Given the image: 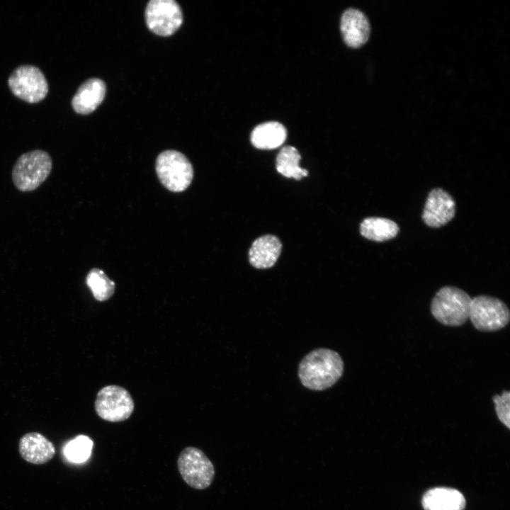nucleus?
I'll list each match as a JSON object with an SVG mask.
<instances>
[{
  "mask_svg": "<svg viewBox=\"0 0 510 510\" xmlns=\"http://www.w3.org/2000/svg\"><path fill=\"white\" fill-rule=\"evenodd\" d=\"M343 371V361L336 351L318 348L302 358L299 365L298 375L307 388L323 390L336 383Z\"/></svg>",
  "mask_w": 510,
  "mask_h": 510,
  "instance_id": "f257e3e1",
  "label": "nucleus"
},
{
  "mask_svg": "<svg viewBox=\"0 0 510 510\" xmlns=\"http://www.w3.org/2000/svg\"><path fill=\"white\" fill-rule=\"evenodd\" d=\"M52 168V158L47 152L41 149L27 152L17 159L13 166V185L20 191H33L45 181Z\"/></svg>",
  "mask_w": 510,
  "mask_h": 510,
  "instance_id": "f03ea898",
  "label": "nucleus"
},
{
  "mask_svg": "<svg viewBox=\"0 0 510 510\" xmlns=\"http://www.w3.org/2000/svg\"><path fill=\"white\" fill-rule=\"evenodd\" d=\"M472 298L460 288L455 286L441 288L431 303V312L441 324L459 327L469 319Z\"/></svg>",
  "mask_w": 510,
  "mask_h": 510,
  "instance_id": "7ed1b4c3",
  "label": "nucleus"
},
{
  "mask_svg": "<svg viewBox=\"0 0 510 510\" xmlns=\"http://www.w3.org/2000/svg\"><path fill=\"white\" fill-rule=\"evenodd\" d=\"M156 172L162 184L172 192L188 188L193 178V169L188 159L176 150H166L156 160Z\"/></svg>",
  "mask_w": 510,
  "mask_h": 510,
  "instance_id": "20e7f679",
  "label": "nucleus"
},
{
  "mask_svg": "<svg viewBox=\"0 0 510 510\" xmlns=\"http://www.w3.org/2000/svg\"><path fill=\"white\" fill-rule=\"evenodd\" d=\"M469 318L476 329L490 332L506 327L510 319V312L501 300L478 295L472 299Z\"/></svg>",
  "mask_w": 510,
  "mask_h": 510,
  "instance_id": "39448f33",
  "label": "nucleus"
},
{
  "mask_svg": "<svg viewBox=\"0 0 510 510\" xmlns=\"http://www.w3.org/2000/svg\"><path fill=\"white\" fill-rule=\"evenodd\" d=\"M177 466L183 480L194 489H206L213 481V464L205 453L198 448H185L178 457Z\"/></svg>",
  "mask_w": 510,
  "mask_h": 510,
  "instance_id": "423d86ee",
  "label": "nucleus"
},
{
  "mask_svg": "<svg viewBox=\"0 0 510 510\" xmlns=\"http://www.w3.org/2000/svg\"><path fill=\"white\" fill-rule=\"evenodd\" d=\"M8 84L16 96L28 103L40 102L48 92L44 74L38 67L30 64L16 67L10 74Z\"/></svg>",
  "mask_w": 510,
  "mask_h": 510,
  "instance_id": "0eeeda50",
  "label": "nucleus"
},
{
  "mask_svg": "<svg viewBox=\"0 0 510 510\" xmlns=\"http://www.w3.org/2000/svg\"><path fill=\"white\" fill-rule=\"evenodd\" d=\"M95 410L103 420L120 422L131 416L134 402L126 389L118 385H107L96 395Z\"/></svg>",
  "mask_w": 510,
  "mask_h": 510,
  "instance_id": "6e6552de",
  "label": "nucleus"
},
{
  "mask_svg": "<svg viewBox=\"0 0 510 510\" xmlns=\"http://www.w3.org/2000/svg\"><path fill=\"white\" fill-rule=\"evenodd\" d=\"M145 21L151 31L159 35L169 36L182 24V11L174 0H151L145 9Z\"/></svg>",
  "mask_w": 510,
  "mask_h": 510,
  "instance_id": "1a4fd4ad",
  "label": "nucleus"
},
{
  "mask_svg": "<svg viewBox=\"0 0 510 510\" xmlns=\"http://www.w3.org/2000/svg\"><path fill=\"white\" fill-rule=\"evenodd\" d=\"M455 206L449 193L441 188H434L428 196L422 218L429 227H441L454 217Z\"/></svg>",
  "mask_w": 510,
  "mask_h": 510,
  "instance_id": "9d476101",
  "label": "nucleus"
},
{
  "mask_svg": "<svg viewBox=\"0 0 510 510\" xmlns=\"http://www.w3.org/2000/svg\"><path fill=\"white\" fill-rule=\"evenodd\" d=\"M340 28L344 42L350 47L358 48L369 38L370 26L368 19L358 9L350 8L344 12Z\"/></svg>",
  "mask_w": 510,
  "mask_h": 510,
  "instance_id": "9b49d317",
  "label": "nucleus"
},
{
  "mask_svg": "<svg viewBox=\"0 0 510 510\" xmlns=\"http://www.w3.org/2000/svg\"><path fill=\"white\" fill-rule=\"evenodd\" d=\"M18 451L26 461L42 465L50 461L55 455L52 442L38 432L24 434L19 440Z\"/></svg>",
  "mask_w": 510,
  "mask_h": 510,
  "instance_id": "f8f14e48",
  "label": "nucleus"
},
{
  "mask_svg": "<svg viewBox=\"0 0 510 510\" xmlns=\"http://www.w3.org/2000/svg\"><path fill=\"white\" fill-rule=\"evenodd\" d=\"M106 91L103 80L98 78L87 79L79 86L72 99L73 109L83 115L92 113L102 103Z\"/></svg>",
  "mask_w": 510,
  "mask_h": 510,
  "instance_id": "ddd939ff",
  "label": "nucleus"
},
{
  "mask_svg": "<svg viewBox=\"0 0 510 510\" xmlns=\"http://www.w3.org/2000/svg\"><path fill=\"white\" fill-rule=\"evenodd\" d=\"M282 244L279 239L271 234L257 238L249 251L250 264L256 268L264 269L273 266L279 257Z\"/></svg>",
  "mask_w": 510,
  "mask_h": 510,
  "instance_id": "4468645a",
  "label": "nucleus"
},
{
  "mask_svg": "<svg viewBox=\"0 0 510 510\" xmlns=\"http://www.w3.org/2000/svg\"><path fill=\"white\" fill-rule=\"evenodd\" d=\"M421 504L424 510H463L465 499L457 489L436 487L424 494Z\"/></svg>",
  "mask_w": 510,
  "mask_h": 510,
  "instance_id": "2eb2a0df",
  "label": "nucleus"
},
{
  "mask_svg": "<svg viewBox=\"0 0 510 510\" xmlns=\"http://www.w3.org/2000/svg\"><path fill=\"white\" fill-rule=\"evenodd\" d=\"M287 137L285 128L276 121L257 125L251 134V144L258 149H273L283 144Z\"/></svg>",
  "mask_w": 510,
  "mask_h": 510,
  "instance_id": "dca6fc26",
  "label": "nucleus"
},
{
  "mask_svg": "<svg viewBox=\"0 0 510 510\" xmlns=\"http://www.w3.org/2000/svg\"><path fill=\"white\" fill-rule=\"evenodd\" d=\"M399 232V227L394 221L383 217H367L360 225V232L364 237L383 242L395 237Z\"/></svg>",
  "mask_w": 510,
  "mask_h": 510,
  "instance_id": "f3484780",
  "label": "nucleus"
},
{
  "mask_svg": "<svg viewBox=\"0 0 510 510\" xmlns=\"http://www.w3.org/2000/svg\"><path fill=\"white\" fill-rule=\"evenodd\" d=\"M300 155L296 148L292 146L283 147L276 158V170L287 178L300 180L308 174L307 169L299 166Z\"/></svg>",
  "mask_w": 510,
  "mask_h": 510,
  "instance_id": "a211bd4d",
  "label": "nucleus"
},
{
  "mask_svg": "<svg viewBox=\"0 0 510 510\" xmlns=\"http://www.w3.org/2000/svg\"><path fill=\"white\" fill-rule=\"evenodd\" d=\"M86 283L98 301L107 300L115 291V283L106 275L103 271L97 268H94L89 271L86 278Z\"/></svg>",
  "mask_w": 510,
  "mask_h": 510,
  "instance_id": "6ab92c4d",
  "label": "nucleus"
},
{
  "mask_svg": "<svg viewBox=\"0 0 510 510\" xmlns=\"http://www.w3.org/2000/svg\"><path fill=\"white\" fill-rule=\"evenodd\" d=\"M92 448V440L87 436L79 435L66 444L63 453L67 460L79 463L90 457Z\"/></svg>",
  "mask_w": 510,
  "mask_h": 510,
  "instance_id": "aec40b11",
  "label": "nucleus"
},
{
  "mask_svg": "<svg viewBox=\"0 0 510 510\" xmlns=\"http://www.w3.org/2000/svg\"><path fill=\"white\" fill-rule=\"evenodd\" d=\"M492 400L495 411L500 421L510 429V393L504 390L501 395H495Z\"/></svg>",
  "mask_w": 510,
  "mask_h": 510,
  "instance_id": "412c9836",
  "label": "nucleus"
}]
</instances>
